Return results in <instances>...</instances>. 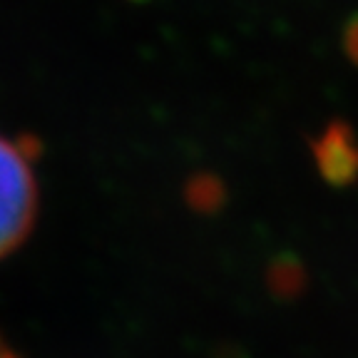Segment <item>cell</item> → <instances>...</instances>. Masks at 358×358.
Returning <instances> with one entry per match:
<instances>
[{"label":"cell","mask_w":358,"mask_h":358,"mask_svg":"<svg viewBox=\"0 0 358 358\" xmlns=\"http://www.w3.org/2000/svg\"><path fill=\"white\" fill-rule=\"evenodd\" d=\"M38 214V179L33 157L20 142L0 134V259L15 252Z\"/></svg>","instance_id":"6da1fadb"},{"label":"cell","mask_w":358,"mask_h":358,"mask_svg":"<svg viewBox=\"0 0 358 358\" xmlns=\"http://www.w3.org/2000/svg\"><path fill=\"white\" fill-rule=\"evenodd\" d=\"M319 159L321 169L329 177L343 179L358 169V147L353 145V137L348 134L346 127H331L329 132L321 137L319 145Z\"/></svg>","instance_id":"7a4b0ae2"},{"label":"cell","mask_w":358,"mask_h":358,"mask_svg":"<svg viewBox=\"0 0 358 358\" xmlns=\"http://www.w3.org/2000/svg\"><path fill=\"white\" fill-rule=\"evenodd\" d=\"M0 358H17L15 353L10 351V346H8V343L3 341V338H0Z\"/></svg>","instance_id":"277c9868"},{"label":"cell","mask_w":358,"mask_h":358,"mask_svg":"<svg viewBox=\"0 0 358 358\" xmlns=\"http://www.w3.org/2000/svg\"><path fill=\"white\" fill-rule=\"evenodd\" d=\"M343 45H346L348 57H351V60L358 65V15L346 25V33H343Z\"/></svg>","instance_id":"3957f363"}]
</instances>
